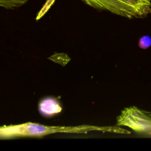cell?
I'll use <instances>...</instances> for the list:
<instances>
[{
  "instance_id": "6da1fadb",
  "label": "cell",
  "mask_w": 151,
  "mask_h": 151,
  "mask_svg": "<svg viewBox=\"0 0 151 151\" xmlns=\"http://www.w3.org/2000/svg\"><path fill=\"white\" fill-rule=\"evenodd\" d=\"M92 131L130 134V131L116 126H98L88 124L76 126H46L37 123L26 122L18 124L1 126L0 127V138L8 139L17 137H41L54 133H87Z\"/></svg>"
},
{
  "instance_id": "7a4b0ae2",
  "label": "cell",
  "mask_w": 151,
  "mask_h": 151,
  "mask_svg": "<svg viewBox=\"0 0 151 151\" xmlns=\"http://www.w3.org/2000/svg\"><path fill=\"white\" fill-rule=\"evenodd\" d=\"M88 6L132 18H142L151 14L150 0H81Z\"/></svg>"
},
{
  "instance_id": "3957f363",
  "label": "cell",
  "mask_w": 151,
  "mask_h": 151,
  "mask_svg": "<svg viewBox=\"0 0 151 151\" xmlns=\"http://www.w3.org/2000/svg\"><path fill=\"white\" fill-rule=\"evenodd\" d=\"M116 125L128 127L139 134L151 137V114L137 107L124 109L117 117Z\"/></svg>"
},
{
  "instance_id": "277c9868",
  "label": "cell",
  "mask_w": 151,
  "mask_h": 151,
  "mask_svg": "<svg viewBox=\"0 0 151 151\" xmlns=\"http://www.w3.org/2000/svg\"><path fill=\"white\" fill-rule=\"evenodd\" d=\"M28 0H0L1 7L6 9H13L25 5Z\"/></svg>"
},
{
  "instance_id": "5b68a950",
  "label": "cell",
  "mask_w": 151,
  "mask_h": 151,
  "mask_svg": "<svg viewBox=\"0 0 151 151\" xmlns=\"http://www.w3.org/2000/svg\"><path fill=\"white\" fill-rule=\"evenodd\" d=\"M139 47L142 49H147L151 46V37L149 35L142 36L139 41Z\"/></svg>"
}]
</instances>
